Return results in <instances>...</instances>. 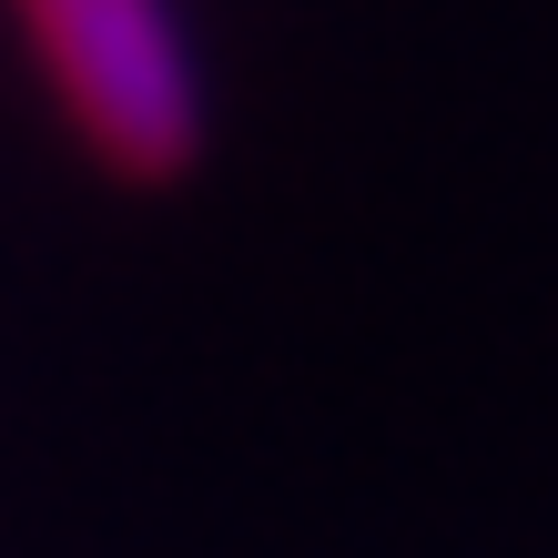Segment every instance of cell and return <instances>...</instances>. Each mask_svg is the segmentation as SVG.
Instances as JSON below:
<instances>
[{
	"instance_id": "1",
	"label": "cell",
	"mask_w": 558,
	"mask_h": 558,
	"mask_svg": "<svg viewBox=\"0 0 558 558\" xmlns=\"http://www.w3.org/2000/svg\"><path fill=\"white\" fill-rule=\"evenodd\" d=\"M61 102L122 183H183L204 162V82L162 0H21Z\"/></svg>"
}]
</instances>
